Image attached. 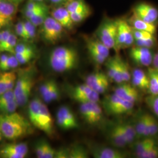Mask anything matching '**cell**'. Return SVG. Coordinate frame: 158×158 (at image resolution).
Masks as SVG:
<instances>
[{"label":"cell","instance_id":"1","mask_svg":"<svg viewBox=\"0 0 158 158\" xmlns=\"http://www.w3.org/2000/svg\"><path fill=\"white\" fill-rule=\"evenodd\" d=\"M32 124L21 114L15 111L0 114V127L2 135L8 140L14 141L32 132Z\"/></svg>","mask_w":158,"mask_h":158},{"label":"cell","instance_id":"2","mask_svg":"<svg viewBox=\"0 0 158 158\" xmlns=\"http://www.w3.org/2000/svg\"><path fill=\"white\" fill-rule=\"evenodd\" d=\"M29 120L35 128L46 135L53 137L55 134L54 121L46 103L39 98H35L29 103Z\"/></svg>","mask_w":158,"mask_h":158},{"label":"cell","instance_id":"3","mask_svg":"<svg viewBox=\"0 0 158 158\" xmlns=\"http://www.w3.org/2000/svg\"><path fill=\"white\" fill-rule=\"evenodd\" d=\"M49 63L51 69L56 73H62L71 71L78 66V52L72 47H57L52 51Z\"/></svg>","mask_w":158,"mask_h":158},{"label":"cell","instance_id":"4","mask_svg":"<svg viewBox=\"0 0 158 158\" xmlns=\"http://www.w3.org/2000/svg\"><path fill=\"white\" fill-rule=\"evenodd\" d=\"M34 85L35 78L32 71H23L18 76L14 92L19 106H23L28 102Z\"/></svg>","mask_w":158,"mask_h":158},{"label":"cell","instance_id":"5","mask_svg":"<svg viewBox=\"0 0 158 158\" xmlns=\"http://www.w3.org/2000/svg\"><path fill=\"white\" fill-rule=\"evenodd\" d=\"M135 103L125 100L114 93L103 99L102 107L108 115L118 116L127 114L133 110Z\"/></svg>","mask_w":158,"mask_h":158},{"label":"cell","instance_id":"6","mask_svg":"<svg viewBox=\"0 0 158 158\" xmlns=\"http://www.w3.org/2000/svg\"><path fill=\"white\" fill-rule=\"evenodd\" d=\"M118 20L108 19L104 21L97 31L98 39L107 47L116 51Z\"/></svg>","mask_w":158,"mask_h":158},{"label":"cell","instance_id":"7","mask_svg":"<svg viewBox=\"0 0 158 158\" xmlns=\"http://www.w3.org/2000/svg\"><path fill=\"white\" fill-rule=\"evenodd\" d=\"M42 25V37L46 42L54 44L62 38L64 28L53 17H47Z\"/></svg>","mask_w":158,"mask_h":158},{"label":"cell","instance_id":"8","mask_svg":"<svg viewBox=\"0 0 158 158\" xmlns=\"http://www.w3.org/2000/svg\"><path fill=\"white\" fill-rule=\"evenodd\" d=\"M134 41L133 29L129 23L123 19H118L116 51L131 46Z\"/></svg>","mask_w":158,"mask_h":158},{"label":"cell","instance_id":"9","mask_svg":"<svg viewBox=\"0 0 158 158\" xmlns=\"http://www.w3.org/2000/svg\"><path fill=\"white\" fill-rule=\"evenodd\" d=\"M56 123L57 125L63 130L77 129L79 127L73 112L66 106H62L59 108L56 114Z\"/></svg>","mask_w":158,"mask_h":158},{"label":"cell","instance_id":"10","mask_svg":"<svg viewBox=\"0 0 158 158\" xmlns=\"http://www.w3.org/2000/svg\"><path fill=\"white\" fill-rule=\"evenodd\" d=\"M130 58L136 65L140 67H149L152 65L153 54L151 49L135 46L129 52Z\"/></svg>","mask_w":158,"mask_h":158},{"label":"cell","instance_id":"11","mask_svg":"<svg viewBox=\"0 0 158 158\" xmlns=\"http://www.w3.org/2000/svg\"><path fill=\"white\" fill-rule=\"evenodd\" d=\"M89 151L91 155L95 158H125L128 154L117 148L102 146L100 145H88Z\"/></svg>","mask_w":158,"mask_h":158},{"label":"cell","instance_id":"12","mask_svg":"<svg viewBox=\"0 0 158 158\" xmlns=\"http://www.w3.org/2000/svg\"><path fill=\"white\" fill-rule=\"evenodd\" d=\"M110 81V80L107 75L102 72L90 74L85 80V83L99 94L105 93L108 90Z\"/></svg>","mask_w":158,"mask_h":158},{"label":"cell","instance_id":"13","mask_svg":"<svg viewBox=\"0 0 158 158\" xmlns=\"http://www.w3.org/2000/svg\"><path fill=\"white\" fill-rule=\"evenodd\" d=\"M28 152L25 143H10L0 148V157L3 158H23Z\"/></svg>","mask_w":158,"mask_h":158},{"label":"cell","instance_id":"14","mask_svg":"<svg viewBox=\"0 0 158 158\" xmlns=\"http://www.w3.org/2000/svg\"><path fill=\"white\" fill-rule=\"evenodd\" d=\"M133 13L135 17L147 23H155L158 20V9L147 3L137 4L133 9Z\"/></svg>","mask_w":158,"mask_h":158},{"label":"cell","instance_id":"15","mask_svg":"<svg viewBox=\"0 0 158 158\" xmlns=\"http://www.w3.org/2000/svg\"><path fill=\"white\" fill-rule=\"evenodd\" d=\"M114 93L125 100L135 104L139 100V93L138 89L128 83H122L114 88Z\"/></svg>","mask_w":158,"mask_h":158},{"label":"cell","instance_id":"16","mask_svg":"<svg viewBox=\"0 0 158 158\" xmlns=\"http://www.w3.org/2000/svg\"><path fill=\"white\" fill-rule=\"evenodd\" d=\"M120 57L116 55L115 56L108 58L105 62L106 67V74L110 81H114L117 84H121L123 82L122 79L120 66H119V60Z\"/></svg>","mask_w":158,"mask_h":158},{"label":"cell","instance_id":"17","mask_svg":"<svg viewBox=\"0 0 158 158\" xmlns=\"http://www.w3.org/2000/svg\"><path fill=\"white\" fill-rule=\"evenodd\" d=\"M107 137L108 142L114 148L123 149L128 145L119 123L110 127L108 131Z\"/></svg>","mask_w":158,"mask_h":158},{"label":"cell","instance_id":"18","mask_svg":"<svg viewBox=\"0 0 158 158\" xmlns=\"http://www.w3.org/2000/svg\"><path fill=\"white\" fill-rule=\"evenodd\" d=\"M52 17L60 23L64 28L70 30L73 27L74 23L70 14L66 7L60 6L55 9L52 12Z\"/></svg>","mask_w":158,"mask_h":158},{"label":"cell","instance_id":"19","mask_svg":"<svg viewBox=\"0 0 158 158\" xmlns=\"http://www.w3.org/2000/svg\"><path fill=\"white\" fill-rule=\"evenodd\" d=\"M132 123L135 130L136 140L149 137L147 125L146 113H138L134 121Z\"/></svg>","mask_w":158,"mask_h":158},{"label":"cell","instance_id":"20","mask_svg":"<svg viewBox=\"0 0 158 158\" xmlns=\"http://www.w3.org/2000/svg\"><path fill=\"white\" fill-rule=\"evenodd\" d=\"M156 142L154 138L151 137L137 139L131 145L132 151L136 158H140L142 155Z\"/></svg>","mask_w":158,"mask_h":158},{"label":"cell","instance_id":"21","mask_svg":"<svg viewBox=\"0 0 158 158\" xmlns=\"http://www.w3.org/2000/svg\"><path fill=\"white\" fill-rule=\"evenodd\" d=\"M129 23L131 27L134 29L147 31L153 35L156 32V27L155 23H147L134 15L131 19Z\"/></svg>","mask_w":158,"mask_h":158},{"label":"cell","instance_id":"22","mask_svg":"<svg viewBox=\"0 0 158 158\" xmlns=\"http://www.w3.org/2000/svg\"><path fill=\"white\" fill-rule=\"evenodd\" d=\"M147 74L149 78L148 92L150 95H158V71L153 67H149Z\"/></svg>","mask_w":158,"mask_h":158},{"label":"cell","instance_id":"23","mask_svg":"<svg viewBox=\"0 0 158 158\" xmlns=\"http://www.w3.org/2000/svg\"><path fill=\"white\" fill-rule=\"evenodd\" d=\"M119 126L126 138L128 145H131L136 139L135 130L132 123L121 122L119 123Z\"/></svg>","mask_w":158,"mask_h":158},{"label":"cell","instance_id":"24","mask_svg":"<svg viewBox=\"0 0 158 158\" xmlns=\"http://www.w3.org/2000/svg\"><path fill=\"white\" fill-rule=\"evenodd\" d=\"M46 7H47V6L42 2L32 0L28 2L25 6L24 15L27 19H29Z\"/></svg>","mask_w":158,"mask_h":158},{"label":"cell","instance_id":"25","mask_svg":"<svg viewBox=\"0 0 158 158\" xmlns=\"http://www.w3.org/2000/svg\"><path fill=\"white\" fill-rule=\"evenodd\" d=\"M86 46H90L98 51L101 53L102 56L106 57L107 59L110 56V49H108L106 46L98 39H93V38H86L85 40Z\"/></svg>","mask_w":158,"mask_h":158},{"label":"cell","instance_id":"26","mask_svg":"<svg viewBox=\"0 0 158 158\" xmlns=\"http://www.w3.org/2000/svg\"><path fill=\"white\" fill-rule=\"evenodd\" d=\"M73 99L79 103L89 102H98L100 101V94L95 91H92L89 93L82 94H72Z\"/></svg>","mask_w":158,"mask_h":158},{"label":"cell","instance_id":"27","mask_svg":"<svg viewBox=\"0 0 158 158\" xmlns=\"http://www.w3.org/2000/svg\"><path fill=\"white\" fill-rule=\"evenodd\" d=\"M89 151L81 145L75 144L69 148V158H89Z\"/></svg>","mask_w":158,"mask_h":158},{"label":"cell","instance_id":"28","mask_svg":"<svg viewBox=\"0 0 158 158\" xmlns=\"http://www.w3.org/2000/svg\"><path fill=\"white\" fill-rule=\"evenodd\" d=\"M16 12V6L9 0H0V14L12 18Z\"/></svg>","mask_w":158,"mask_h":158},{"label":"cell","instance_id":"29","mask_svg":"<svg viewBox=\"0 0 158 158\" xmlns=\"http://www.w3.org/2000/svg\"><path fill=\"white\" fill-rule=\"evenodd\" d=\"M17 45V36L16 35L11 33L6 40L4 44L0 48V52H8L15 54V49Z\"/></svg>","mask_w":158,"mask_h":158},{"label":"cell","instance_id":"30","mask_svg":"<svg viewBox=\"0 0 158 158\" xmlns=\"http://www.w3.org/2000/svg\"><path fill=\"white\" fill-rule=\"evenodd\" d=\"M66 8L70 14L83 11L89 8L83 0H73L68 4Z\"/></svg>","mask_w":158,"mask_h":158},{"label":"cell","instance_id":"31","mask_svg":"<svg viewBox=\"0 0 158 158\" xmlns=\"http://www.w3.org/2000/svg\"><path fill=\"white\" fill-rule=\"evenodd\" d=\"M149 136L154 138L158 134V122L153 115L146 113Z\"/></svg>","mask_w":158,"mask_h":158},{"label":"cell","instance_id":"32","mask_svg":"<svg viewBox=\"0 0 158 158\" xmlns=\"http://www.w3.org/2000/svg\"><path fill=\"white\" fill-rule=\"evenodd\" d=\"M48 7H46L42 11L39 12L38 13H37L36 14H35V15L28 19L34 24L36 27L38 26H40L43 24V23H44L46 18L48 17Z\"/></svg>","mask_w":158,"mask_h":158},{"label":"cell","instance_id":"33","mask_svg":"<svg viewBox=\"0 0 158 158\" xmlns=\"http://www.w3.org/2000/svg\"><path fill=\"white\" fill-rule=\"evenodd\" d=\"M55 81L53 80H47L40 85V87L39 90H40V95L42 98V100L45 103L48 100V97L50 93L51 88L53 85V83H55Z\"/></svg>","mask_w":158,"mask_h":158},{"label":"cell","instance_id":"34","mask_svg":"<svg viewBox=\"0 0 158 158\" xmlns=\"http://www.w3.org/2000/svg\"><path fill=\"white\" fill-rule=\"evenodd\" d=\"M119 66L120 72L122 79L124 83L129 82L131 79V73L130 72V69L128 63L124 60L120 58L119 60Z\"/></svg>","mask_w":158,"mask_h":158},{"label":"cell","instance_id":"35","mask_svg":"<svg viewBox=\"0 0 158 158\" xmlns=\"http://www.w3.org/2000/svg\"><path fill=\"white\" fill-rule=\"evenodd\" d=\"M148 107L158 118V95H149L145 98Z\"/></svg>","mask_w":158,"mask_h":158},{"label":"cell","instance_id":"36","mask_svg":"<svg viewBox=\"0 0 158 158\" xmlns=\"http://www.w3.org/2000/svg\"><path fill=\"white\" fill-rule=\"evenodd\" d=\"M25 31L27 34V41H32L36 37V26L31 23L29 19L24 22Z\"/></svg>","mask_w":158,"mask_h":158},{"label":"cell","instance_id":"37","mask_svg":"<svg viewBox=\"0 0 158 158\" xmlns=\"http://www.w3.org/2000/svg\"><path fill=\"white\" fill-rule=\"evenodd\" d=\"M131 76L135 77L136 79L140 80L143 83L147 85L149 88V78L147 73L139 68H135L131 72Z\"/></svg>","mask_w":158,"mask_h":158},{"label":"cell","instance_id":"38","mask_svg":"<svg viewBox=\"0 0 158 158\" xmlns=\"http://www.w3.org/2000/svg\"><path fill=\"white\" fill-rule=\"evenodd\" d=\"M16 100L8 102L0 106V112L2 114H10L16 111L17 107H18Z\"/></svg>","mask_w":158,"mask_h":158},{"label":"cell","instance_id":"39","mask_svg":"<svg viewBox=\"0 0 158 158\" xmlns=\"http://www.w3.org/2000/svg\"><path fill=\"white\" fill-rule=\"evenodd\" d=\"M20 64L18 62L17 57L15 55H10L9 57L6 62V63L0 68V69L2 71H8L12 69H15L18 66V65Z\"/></svg>","mask_w":158,"mask_h":158},{"label":"cell","instance_id":"40","mask_svg":"<svg viewBox=\"0 0 158 158\" xmlns=\"http://www.w3.org/2000/svg\"><path fill=\"white\" fill-rule=\"evenodd\" d=\"M59 98H60V90L58 87V85H57L56 82L55 81V83H53V85L51 88L47 102L46 103L48 104L52 102H56L59 99Z\"/></svg>","mask_w":158,"mask_h":158},{"label":"cell","instance_id":"41","mask_svg":"<svg viewBox=\"0 0 158 158\" xmlns=\"http://www.w3.org/2000/svg\"><path fill=\"white\" fill-rule=\"evenodd\" d=\"M90 15V8H88L83 11L70 14L72 19L74 23H79L83 21Z\"/></svg>","mask_w":158,"mask_h":158},{"label":"cell","instance_id":"42","mask_svg":"<svg viewBox=\"0 0 158 158\" xmlns=\"http://www.w3.org/2000/svg\"><path fill=\"white\" fill-rule=\"evenodd\" d=\"M6 74L7 90H14L17 81V74L14 72H6Z\"/></svg>","mask_w":158,"mask_h":158},{"label":"cell","instance_id":"43","mask_svg":"<svg viewBox=\"0 0 158 158\" xmlns=\"http://www.w3.org/2000/svg\"><path fill=\"white\" fill-rule=\"evenodd\" d=\"M158 158V144L157 142L149 147L140 157V158Z\"/></svg>","mask_w":158,"mask_h":158},{"label":"cell","instance_id":"44","mask_svg":"<svg viewBox=\"0 0 158 158\" xmlns=\"http://www.w3.org/2000/svg\"><path fill=\"white\" fill-rule=\"evenodd\" d=\"M134 44L135 46H141V47H144V48L151 49L155 45L156 40L155 38V36L151 38L144 39V40H135Z\"/></svg>","mask_w":158,"mask_h":158},{"label":"cell","instance_id":"45","mask_svg":"<svg viewBox=\"0 0 158 158\" xmlns=\"http://www.w3.org/2000/svg\"><path fill=\"white\" fill-rule=\"evenodd\" d=\"M15 99L14 90L6 91L0 95V106Z\"/></svg>","mask_w":158,"mask_h":158},{"label":"cell","instance_id":"46","mask_svg":"<svg viewBox=\"0 0 158 158\" xmlns=\"http://www.w3.org/2000/svg\"><path fill=\"white\" fill-rule=\"evenodd\" d=\"M15 53L28 54L34 53L33 48L30 46L25 44H17L15 49Z\"/></svg>","mask_w":158,"mask_h":158},{"label":"cell","instance_id":"47","mask_svg":"<svg viewBox=\"0 0 158 158\" xmlns=\"http://www.w3.org/2000/svg\"><path fill=\"white\" fill-rule=\"evenodd\" d=\"M132 29H133V34H134V37L135 40H144V39L151 38L154 36L153 34H152L147 31L136 30L133 28Z\"/></svg>","mask_w":158,"mask_h":158},{"label":"cell","instance_id":"48","mask_svg":"<svg viewBox=\"0 0 158 158\" xmlns=\"http://www.w3.org/2000/svg\"><path fill=\"white\" fill-rule=\"evenodd\" d=\"M15 33L17 36H19L23 40H27L24 22L19 21L15 25Z\"/></svg>","mask_w":158,"mask_h":158},{"label":"cell","instance_id":"49","mask_svg":"<svg viewBox=\"0 0 158 158\" xmlns=\"http://www.w3.org/2000/svg\"><path fill=\"white\" fill-rule=\"evenodd\" d=\"M46 142H47L45 141H41L39 142L35 146V151L38 158H44Z\"/></svg>","mask_w":158,"mask_h":158},{"label":"cell","instance_id":"50","mask_svg":"<svg viewBox=\"0 0 158 158\" xmlns=\"http://www.w3.org/2000/svg\"><path fill=\"white\" fill-rule=\"evenodd\" d=\"M18 62L20 64H24L29 62L34 56V53H28V54H21L15 53Z\"/></svg>","mask_w":158,"mask_h":158},{"label":"cell","instance_id":"51","mask_svg":"<svg viewBox=\"0 0 158 158\" xmlns=\"http://www.w3.org/2000/svg\"><path fill=\"white\" fill-rule=\"evenodd\" d=\"M7 90L6 81V71L0 73V95L6 92Z\"/></svg>","mask_w":158,"mask_h":158},{"label":"cell","instance_id":"52","mask_svg":"<svg viewBox=\"0 0 158 158\" xmlns=\"http://www.w3.org/2000/svg\"><path fill=\"white\" fill-rule=\"evenodd\" d=\"M69 148H60L55 151V158H69Z\"/></svg>","mask_w":158,"mask_h":158},{"label":"cell","instance_id":"53","mask_svg":"<svg viewBox=\"0 0 158 158\" xmlns=\"http://www.w3.org/2000/svg\"><path fill=\"white\" fill-rule=\"evenodd\" d=\"M56 149H53L48 142L46 144L45 151L44 154V158H55Z\"/></svg>","mask_w":158,"mask_h":158},{"label":"cell","instance_id":"54","mask_svg":"<svg viewBox=\"0 0 158 158\" xmlns=\"http://www.w3.org/2000/svg\"><path fill=\"white\" fill-rule=\"evenodd\" d=\"M12 32L10 30L0 31V48L4 44Z\"/></svg>","mask_w":158,"mask_h":158},{"label":"cell","instance_id":"55","mask_svg":"<svg viewBox=\"0 0 158 158\" xmlns=\"http://www.w3.org/2000/svg\"><path fill=\"white\" fill-rule=\"evenodd\" d=\"M12 18L6 17L0 14V29L6 27L10 24Z\"/></svg>","mask_w":158,"mask_h":158},{"label":"cell","instance_id":"56","mask_svg":"<svg viewBox=\"0 0 158 158\" xmlns=\"http://www.w3.org/2000/svg\"><path fill=\"white\" fill-rule=\"evenodd\" d=\"M152 67L156 69L158 71V51L156 52L155 54L153 55V59Z\"/></svg>","mask_w":158,"mask_h":158},{"label":"cell","instance_id":"57","mask_svg":"<svg viewBox=\"0 0 158 158\" xmlns=\"http://www.w3.org/2000/svg\"><path fill=\"white\" fill-rule=\"evenodd\" d=\"M9 56L10 55H8L7 54H5V53L1 55V56H0V68H1L6 63L9 57Z\"/></svg>","mask_w":158,"mask_h":158},{"label":"cell","instance_id":"58","mask_svg":"<svg viewBox=\"0 0 158 158\" xmlns=\"http://www.w3.org/2000/svg\"><path fill=\"white\" fill-rule=\"evenodd\" d=\"M52 3L55 4H68L69 2H72L73 0H49Z\"/></svg>","mask_w":158,"mask_h":158},{"label":"cell","instance_id":"59","mask_svg":"<svg viewBox=\"0 0 158 158\" xmlns=\"http://www.w3.org/2000/svg\"><path fill=\"white\" fill-rule=\"evenodd\" d=\"M12 3H13L14 5L17 6L21 4L22 2H23L24 0H9Z\"/></svg>","mask_w":158,"mask_h":158},{"label":"cell","instance_id":"60","mask_svg":"<svg viewBox=\"0 0 158 158\" xmlns=\"http://www.w3.org/2000/svg\"><path fill=\"white\" fill-rule=\"evenodd\" d=\"M3 137H4V136L2 135V131H1V127H0V141H1L2 140Z\"/></svg>","mask_w":158,"mask_h":158}]
</instances>
